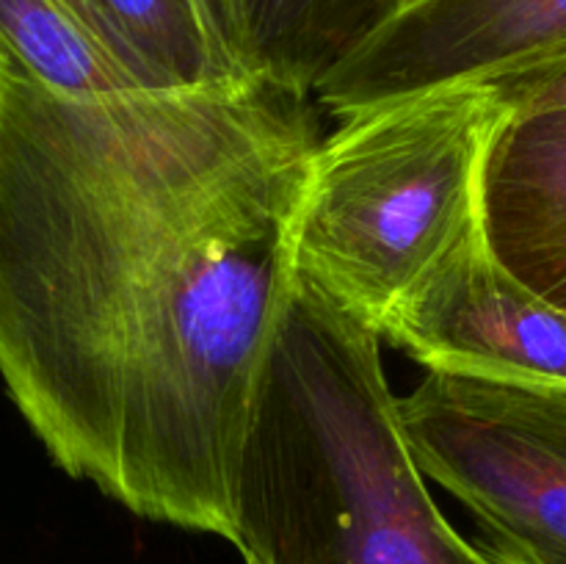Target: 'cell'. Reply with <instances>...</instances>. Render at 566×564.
<instances>
[{"label": "cell", "mask_w": 566, "mask_h": 564, "mask_svg": "<svg viewBox=\"0 0 566 564\" xmlns=\"http://www.w3.org/2000/svg\"><path fill=\"white\" fill-rule=\"evenodd\" d=\"M490 83L497 86L512 114L558 108V105H566V55Z\"/></svg>", "instance_id": "obj_11"}, {"label": "cell", "mask_w": 566, "mask_h": 564, "mask_svg": "<svg viewBox=\"0 0 566 564\" xmlns=\"http://www.w3.org/2000/svg\"><path fill=\"white\" fill-rule=\"evenodd\" d=\"M379 343L296 271L235 481L247 564H506L431 498Z\"/></svg>", "instance_id": "obj_2"}, {"label": "cell", "mask_w": 566, "mask_h": 564, "mask_svg": "<svg viewBox=\"0 0 566 564\" xmlns=\"http://www.w3.org/2000/svg\"><path fill=\"white\" fill-rule=\"evenodd\" d=\"M558 55H566V0H407L321 83L318 100L343 119Z\"/></svg>", "instance_id": "obj_6"}, {"label": "cell", "mask_w": 566, "mask_h": 564, "mask_svg": "<svg viewBox=\"0 0 566 564\" xmlns=\"http://www.w3.org/2000/svg\"><path fill=\"white\" fill-rule=\"evenodd\" d=\"M401 3H407V0H401Z\"/></svg>", "instance_id": "obj_13"}, {"label": "cell", "mask_w": 566, "mask_h": 564, "mask_svg": "<svg viewBox=\"0 0 566 564\" xmlns=\"http://www.w3.org/2000/svg\"><path fill=\"white\" fill-rule=\"evenodd\" d=\"M401 0H219V39L258 83L310 97Z\"/></svg>", "instance_id": "obj_8"}, {"label": "cell", "mask_w": 566, "mask_h": 564, "mask_svg": "<svg viewBox=\"0 0 566 564\" xmlns=\"http://www.w3.org/2000/svg\"><path fill=\"white\" fill-rule=\"evenodd\" d=\"M398 418L426 479L506 564H566V387L429 370Z\"/></svg>", "instance_id": "obj_4"}, {"label": "cell", "mask_w": 566, "mask_h": 564, "mask_svg": "<svg viewBox=\"0 0 566 564\" xmlns=\"http://www.w3.org/2000/svg\"><path fill=\"white\" fill-rule=\"evenodd\" d=\"M509 116L492 83L343 116L310 164L296 271L379 332L398 299L484 219L486 164Z\"/></svg>", "instance_id": "obj_3"}, {"label": "cell", "mask_w": 566, "mask_h": 564, "mask_svg": "<svg viewBox=\"0 0 566 564\" xmlns=\"http://www.w3.org/2000/svg\"><path fill=\"white\" fill-rule=\"evenodd\" d=\"M379 335L426 370L566 387V313L497 260L484 219L398 299Z\"/></svg>", "instance_id": "obj_5"}, {"label": "cell", "mask_w": 566, "mask_h": 564, "mask_svg": "<svg viewBox=\"0 0 566 564\" xmlns=\"http://www.w3.org/2000/svg\"><path fill=\"white\" fill-rule=\"evenodd\" d=\"M0 50L66 97L144 92L61 0H0Z\"/></svg>", "instance_id": "obj_10"}, {"label": "cell", "mask_w": 566, "mask_h": 564, "mask_svg": "<svg viewBox=\"0 0 566 564\" xmlns=\"http://www.w3.org/2000/svg\"><path fill=\"white\" fill-rule=\"evenodd\" d=\"M318 144L271 83L66 97L0 50V379L55 468L235 542Z\"/></svg>", "instance_id": "obj_1"}, {"label": "cell", "mask_w": 566, "mask_h": 564, "mask_svg": "<svg viewBox=\"0 0 566 564\" xmlns=\"http://www.w3.org/2000/svg\"><path fill=\"white\" fill-rule=\"evenodd\" d=\"M199 3H202L205 14H208V22H210V28H213V33L219 36V0H199ZM221 48H224V44H221Z\"/></svg>", "instance_id": "obj_12"}, {"label": "cell", "mask_w": 566, "mask_h": 564, "mask_svg": "<svg viewBox=\"0 0 566 564\" xmlns=\"http://www.w3.org/2000/svg\"><path fill=\"white\" fill-rule=\"evenodd\" d=\"M147 92L249 81L199 0H61Z\"/></svg>", "instance_id": "obj_9"}, {"label": "cell", "mask_w": 566, "mask_h": 564, "mask_svg": "<svg viewBox=\"0 0 566 564\" xmlns=\"http://www.w3.org/2000/svg\"><path fill=\"white\" fill-rule=\"evenodd\" d=\"M484 227L497 260L566 313V105L503 122L486 164Z\"/></svg>", "instance_id": "obj_7"}]
</instances>
